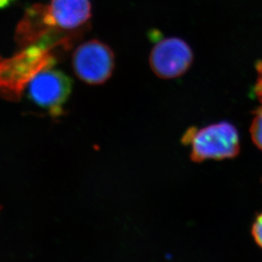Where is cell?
Here are the masks:
<instances>
[{"instance_id": "1", "label": "cell", "mask_w": 262, "mask_h": 262, "mask_svg": "<svg viewBox=\"0 0 262 262\" xmlns=\"http://www.w3.org/2000/svg\"><path fill=\"white\" fill-rule=\"evenodd\" d=\"M91 0H51L26 10L15 30V41L26 47L43 39L73 45L90 28Z\"/></svg>"}, {"instance_id": "2", "label": "cell", "mask_w": 262, "mask_h": 262, "mask_svg": "<svg viewBox=\"0 0 262 262\" xmlns=\"http://www.w3.org/2000/svg\"><path fill=\"white\" fill-rule=\"evenodd\" d=\"M69 49L60 42L43 39L23 47L8 58L0 56V96L9 101L19 100L33 78L53 68L59 54Z\"/></svg>"}, {"instance_id": "3", "label": "cell", "mask_w": 262, "mask_h": 262, "mask_svg": "<svg viewBox=\"0 0 262 262\" xmlns=\"http://www.w3.org/2000/svg\"><path fill=\"white\" fill-rule=\"evenodd\" d=\"M182 143L189 146L190 159L195 163L234 159L240 151L238 131L227 121L192 127L182 136Z\"/></svg>"}, {"instance_id": "4", "label": "cell", "mask_w": 262, "mask_h": 262, "mask_svg": "<svg viewBox=\"0 0 262 262\" xmlns=\"http://www.w3.org/2000/svg\"><path fill=\"white\" fill-rule=\"evenodd\" d=\"M73 68L80 80L91 85H100L114 74L115 55L111 47L101 41H87L74 51Z\"/></svg>"}, {"instance_id": "5", "label": "cell", "mask_w": 262, "mask_h": 262, "mask_svg": "<svg viewBox=\"0 0 262 262\" xmlns=\"http://www.w3.org/2000/svg\"><path fill=\"white\" fill-rule=\"evenodd\" d=\"M28 97L53 117L63 114L64 105L70 96L73 80L67 74L47 68L33 78L28 85Z\"/></svg>"}, {"instance_id": "6", "label": "cell", "mask_w": 262, "mask_h": 262, "mask_svg": "<svg viewBox=\"0 0 262 262\" xmlns=\"http://www.w3.org/2000/svg\"><path fill=\"white\" fill-rule=\"evenodd\" d=\"M191 46L177 37L158 41L151 49L149 65L155 75L163 79H173L184 75L193 62Z\"/></svg>"}, {"instance_id": "7", "label": "cell", "mask_w": 262, "mask_h": 262, "mask_svg": "<svg viewBox=\"0 0 262 262\" xmlns=\"http://www.w3.org/2000/svg\"><path fill=\"white\" fill-rule=\"evenodd\" d=\"M250 135L255 146L262 151V106L255 112L250 126Z\"/></svg>"}, {"instance_id": "8", "label": "cell", "mask_w": 262, "mask_h": 262, "mask_svg": "<svg viewBox=\"0 0 262 262\" xmlns=\"http://www.w3.org/2000/svg\"><path fill=\"white\" fill-rule=\"evenodd\" d=\"M251 234L256 245L262 249V212L256 215L253 222Z\"/></svg>"}, {"instance_id": "9", "label": "cell", "mask_w": 262, "mask_h": 262, "mask_svg": "<svg viewBox=\"0 0 262 262\" xmlns=\"http://www.w3.org/2000/svg\"><path fill=\"white\" fill-rule=\"evenodd\" d=\"M257 70V80L255 86V96H257L258 100L262 103V60L256 65Z\"/></svg>"}, {"instance_id": "10", "label": "cell", "mask_w": 262, "mask_h": 262, "mask_svg": "<svg viewBox=\"0 0 262 262\" xmlns=\"http://www.w3.org/2000/svg\"><path fill=\"white\" fill-rule=\"evenodd\" d=\"M14 0H0V9L7 7Z\"/></svg>"}]
</instances>
